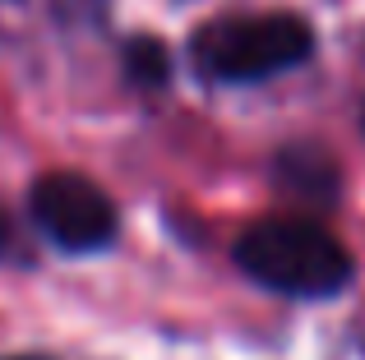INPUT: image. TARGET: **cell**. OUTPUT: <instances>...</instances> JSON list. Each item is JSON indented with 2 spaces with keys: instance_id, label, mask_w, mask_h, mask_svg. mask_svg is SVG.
Instances as JSON below:
<instances>
[{
  "instance_id": "obj_1",
  "label": "cell",
  "mask_w": 365,
  "mask_h": 360,
  "mask_svg": "<svg viewBox=\"0 0 365 360\" xmlns=\"http://www.w3.org/2000/svg\"><path fill=\"white\" fill-rule=\"evenodd\" d=\"M236 263L255 282L287 291V296H333L351 277V259L338 245V235L301 217L255 222L236 240Z\"/></svg>"
},
{
  "instance_id": "obj_2",
  "label": "cell",
  "mask_w": 365,
  "mask_h": 360,
  "mask_svg": "<svg viewBox=\"0 0 365 360\" xmlns=\"http://www.w3.org/2000/svg\"><path fill=\"white\" fill-rule=\"evenodd\" d=\"M310 46V23L296 14H232L199 28L190 42V55L208 79L250 83L301 65Z\"/></svg>"
},
{
  "instance_id": "obj_3",
  "label": "cell",
  "mask_w": 365,
  "mask_h": 360,
  "mask_svg": "<svg viewBox=\"0 0 365 360\" xmlns=\"http://www.w3.org/2000/svg\"><path fill=\"white\" fill-rule=\"evenodd\" d=\"M33 217L61 250H102L116 235V208L88 176L51 171L33 185Z\"/></svg>"
},
{
  "instance_id": "obj_4",
  "label": "cell",
  "mask_w": 365,
  "mask_h": 360,
  "mask_svg": "<svg viewBox=\"0 0 365 360\" xmlns=\"http://www.w3.org/2000/svg\"><path fill=\"white\" fill-rule=\"evenodd\" d=\"M5 235H9V226H5V213H0V245H5Z\"/></svg>"
},
{
  "instance_id": "obj_5",
  "label": "cell",
  "mask_w": 365,
  "mask_h": 360,
  "mask_svg": "<svg viewBox=\"0 0 365 360\" xmlns=\"http://www.w3.org/2000/svg\"><path fill=\"white\" fill-rule=\"evenodd\" d=\"M14 360H37V356H14Z\"/></svg>"
}]
</instances>
